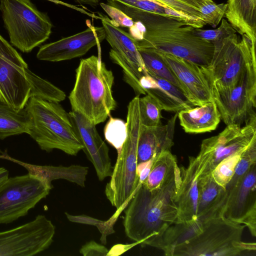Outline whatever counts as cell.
<instances>
[{
  "instance_id": "3957f363",
  "label": "cell",
  "mask_w": 256,
  "mask_h": 256,
  "mask_svg": "<svg viewBox=\"0 0 256 256\" xmlns=\"http://www.w3.org/2000/svg\"><path fill=\"white\" fill-rule=\"evenodd\" d=\"M114 76L100 57L82 59L76 70V81L68 98L72 111L95 125L104 122L114 110L112 93Z\"/></svg>"
},
{
  "instance_id": "9c48e42d",
  "label": "cell",
  "mask_w": 256,
  "mask_h": 256,
  "mask_svg": "<svg viewBox=\"0 0 256 256\" xmlns=\"http://www.w3.org/2000/svg\"><path fill=\"white\" fill-rule=\"evenodd\" d=\"M239 39L236 32L212 42V58L206 66L212 88L232 86L248 66L256 60V42L245 35Z\"/></svg>"
},
{
  "instance_id": "ee69618b",
  "label": "cell",
  "mask_w": 256,
  "mask_h": 256,
  "mask_svg": "<svg viewBox=\"0 0 256 256\" xmlns=\"http://www.w3.org/2000/svg\"><path fill=\"white\" fill-rule=\"evenodd\" d=\"M9 173L8 170L4 168H0V190L8 180Z\"/></svg>"
},
{
  "instance_id": "6da1fadb",
  "label": "cell",
  "mask_w": 256,
  "mask_h": 256,
  "mask_svg": "<svg viewBox=\"0 0 256 256\" xmlns=\"http://www.w3.org/2000/svg\"><path fill=\"white\" fill-rule=\"evenodd\" d=\"M107 4L123 12L134 22H140L144 26L142 38L136 40L138 48L152 50L182 58L198 64L208 66L213 55L212 42L195 33V28L204 25L185 17L152 13L108 0Z\"/></svg>"
},
{
  "instance_id": "ac0fdd59",
  "label": "cell",
  "mask_w": 256,
  "mask_h": 256,
  "mask_svg": "<svg viewBox=\"0 0 256 256\" xmlns=\"http://www.w3.org/2000/svg\"><path fill=\"white\" fill-rule=\"evenodd\" d=\"M226 193L227 202L222 216L238 223L248 212L256 208V164Z\"/></svg>"
},
{
  "instance_id": "8d00e7d4",
  "label": "cell",
  "mask_w": 256,
  "mask_h": 256,
  "mask_svg": "<svg viewBox=\"0 0 256 256\" xmlns=\"http://www.w3.org/2000/svg\"><path fill=\"white\" fill-rule=\"evenodd\" d=\"M0 56L12 62L19 66L28 67L22 56L0 34Z\"/></svg>"
},
{
  "instance_id": "e575fe53",
  "label": "cell",
  "mask_w": 256,
  "mask_h": 256,
  "mask_svg": "<svg viewBox=\"0 0 256 256\" xmlns=\"http://www.w3.org/2000/svg\"><path fill=\"white\" fill-rule=\"evenodd\" d=\"M226 4H216L214 2L207 4L201 8L204 20L213 27L218 26L225 14Z\"/></svg>"
},
{
  "instance_id": "cb8c5ba5",
  "label": "cell",
  "mask_w": 256,
  "mask_h": 256,
  "mask_svg": "<svg viewBox=\"0 0 256 256\" xmlns=\"http://www.w3.org/2000/svg\"><path fill=\"white\" fill-rule=\"evenodd\" d=\"M225 16L232 28L256 41V0H228Z\"/></svg>"
},
{
  "instance_id": "836d02e7",
  "label": "cell",
  "mask_w": 256,
  "mask_h": 256,
  "mask_svg": "<svg viewBox=\"0 0 256 256\" xmlns=\"http://www.w3.org/2000/svg\"><path fill=\"white\" fill-rule=\"evenodd\" d=\"M65 214L70 222L96 226L102 234L100 241L104 244H106L107 236L115 232L113 226L118 218L113 215L106 221H102L86 215L73 216L68 212Z\"/></svg>"
},
{
  "instance_id": "b9f144b4",
  "label": "cell",
  "mask_w": 256,
  "mask_h": 256,
  "mask_svg": "<svg viewBox=\"0 0 256 256\" xmlns=\"http://www.w3.org/2000/svg\"><path fill=\"white\" fill-rule=\"evenodd\" d=\"M138 244H140V242H134V243L130 244H116L108 250L107 256H112L120 255L130 248Z\"/></svg>"
},
{
  "instance_id": "ab89813d",
  "label": "cell",
  "mask_w": 256,
  "mask_h": 256,
  "mask_svg": "<svg viewBox=\"0 0 256 256\" xmlns=\"http://www.w3.org/2000/svg\"><path fill=\"white\" fill-rule=\"evenodd\" d=\"M239 224L247 226L251 234L256 236V208L248 212L239 221Z\"/></svg>"
},
{
  "instance_id": "ba28073f",
  "label": "cell",
  "mask_w": 256,
  "mask_h": 256,
  "mask_svg": "<svg viewBox=\"0 0 256 256\" xmlns=\"http://www.w3.org/2000/svg\"><path fill=\"white\" fill-rule=\"evenodd\" d=\"M32 96L59 102L66 98V95L28 67L19 66L0 56V102L20 110L25 108Z\"/></svg>"
},
{
  "instance_id": "d590c367",
  "label": "cell",
  "mask_w": 256,
  "mask_h": 256,
  "mask_svg": "<svg viewBox=\"0 0 256 256\" xmlns=\"http://www.w3.org/2000/svg\"><path fill=\"white\" fill-rule=\"evenodd\" d=\"M236 32L230 24L225 19H222L220 26L214 30L195 28V33L199 37L214 42L224 37Z\"/></svg>"
},
{
  "instance_id": "d6986e66",
  "label": "cell",
  "mask_w": 256,
  "mask_h": 256,
  "mask_svg": "<svg viewBox=\"0 0 256 256\" xmlns=\"http://www.w3.org/2000/svg\"><path fill=\"white\" fill-rule=\"evenodd\" d=\"M178 114L176 112L164 126L142 124L137 148V164L156 158L164 152L170 151Z\"/></svg>"
},
{
  "instance_id": "2e32d148",
  "label": "cell",
  "mask_w": 256,
  "mask_h": 256,
  "mask_svg": "<svg viewBox=\"0 0 256 256\" xmlns=\"http://www.w3.org/2000/svg\"><path fill=\"white\" fill-rule=\"evenodd\" d=\"M88 28L72 36L42 46L36 58L42 60L58 62L85 54L92 48L106 38L103 27H96L88 20Z\"/></svg>"
},
{
  "instance_id": "9a60e30c",
  "label": "cell",
  "mask_w": 256,
  "mask_h": 256,
  "mask_svg": "<svg viewBox=\"0 0 256 256\" xmlns=\"http://www.w3.org/2000/svg\"><path fill=\"white\" fill-rule=\"evenodd\" d=\"M156 52L170 68L182 90L195 106L214 101L206 66L172 54Z\"/></svg>"
},
{
  "instance_id": "4dcf8cb0",
  "label": "cell",
  "mask_w": 256,
  "mask_h": 256,
  "mask_svg": "<svg viewBox=\"0 0 256 256\" xmlns=\"http://www.w3.org/2000/svg\"><path fill=\"white\" fill-rule=\"evenodd\" d=\"M104 132L106 140L116 148L118 154H119L127 138L126 123L121 119L110 116Z\"/></svg>"
},
{
  "instance_id": "277c9868",
  "label": "cell",
  "mask_w": 256,
  "mask_h": 256,
  "mask_svg": "<svg viewBox=\"0 0 256 256\" xmlns=\"http://www.w3.org/2000/svg\"><path fill=\"white\" fill-rule=\"evenodd\" d=\"M25 108L30 118L28 134L41 150L57 149L72 156L82 150L69 113L58 102L32 96Z\"/></svg>"
},
{
  "instance_id": "603a6c76",
  "label": "cell",
  "mask_w": 256,
  "mask_h": 256,
  "mask_svg": "<svg viewBox=\"0 0 256 256\" xmlns=\"http://www.w3.org/2000/svg\"><path fill=\"white\" fill-rule=\"evenodd\" d=\"M180 124L186 132L200 134L216 129L220 121V114L215 102L178 112Z\"/></svg>"
},
{
  "instance_id": "e0dca14e",
  "label": "cell",
  "mask_w": 256,
  "mask_h": 256,
  "mask_svg": "<svg viewBox=\"0 0 256 256\" xmlns=\"http://www.w3.org/2000/svg\"><path fill=\"white\" fill-rule=\"evenodd\" d=\"M70 118L88 160L92 163L98 179L110 176L113 170L109 149L98 133L96 125L82 114L72 111Z\"/></svg>"
},
{
  "instance_id": "f6af8a7d",
  "label": "cell",
  "mask_w": 256,
  "mask_h": 256,
  "mask_svg": "<svg viewBox=\"0 0 256 256\" xmlns=\"http://www.w3.org/2000/svg\"><path fill=\"white\" fill-rule=\"evenodd\" d=\"M76 2L80 4H86L92 6H96L99 2V0H74Z\"/></svg>"
},
{
  "instance_id": "d4e9b609",
  "label": "cell",
  "mask_w": 256,
  "mask_h": 256,
  "mask_svg": "<svg viewBox=\"0 0 256 256\" xmlns=\"http://www.w3.org/2000/svg\"><path fill=\"white\" fill-rule=\"evenodd\" d=\"M28 170L29 172L42 176L52 183L53 180L64 179L84 187L88 168L80 165L64 166H38L18 162Z\"/></svg>"
},
{
  "instance_id": "f1b7e54d",
  "label": "cell",
  "mask_w": 256,
  "mask_h": 256,
  "mask_svg": "<svg viewBox=\"0 0 256 256\" xmlns=\"http://www.w3.org/2000/svg\"><path fill=\"white\" fill-rule=\"evenodd\" d=\"M138 50L148 74L165 79L182 90L178 80L157 52L150 49Z\"/></svg>"
},
{
  "instance_id": "d6a6232c",
  "label": "cell",
  "mask_w": 256,
  "mask_h": 256,
  "mask_svg": "<svg viewBox=\"0 0 256 256\" xmlns=\"http://www.w3.org/2000/svg\"><path fill=\"white\" fill-rule=\"evenodd\" d=\"M254 164H256V140L242 154L236 165L234 174L226 188V192L235 186L238 180Z\"/></svg>"
},
{
  "instance_id": "30bf717a",
  "label": "cell",
  "mask_w": 256,
  "mask_h": 256,
  "mask_svg": "<svg viewBox=\"0 0 256 256\" xmlns=\"http://www.w3.org/2000/svg\"><path fill=\"white\" fill-rule=\"evenodd\" d=\"M212 89L220 118L226 126H241L256 120V62L248 66L232 86Z\"/></svg>"
},
{
  "instance_id": "44dd1931",
  "label": "cell",
  "mask_w": 256,
  "mask_h": 256,
  "mask_svg": "<svg viewBox=\"0 0 256 256\" xmlns=\"http://www.w3.org/2000/svg\"><path fill=\"white\" fill-rule=\"evenodd\" d=\"M140 84L146 94L154 98L162 110L176 113L195 106L180 88L165 79L148 74Z\"/></svg>"
},
{
  "instance_id": "1f68e13d",
  "label": "cell",
  "mask_w": 256,
  "mask_h": 256,
  "mask_svg": "<svg viewBox=\"0 0 256 256\" xmlns=\"http://www.w3.org/2000/svg\"><path fill=\"white\" fill-rule=\"evenodd\" d=\"M244 152L234 154L224 158L212 172L210 174L212 178L222 187L226 188L230 180L236 165Z\"/></svg>"
},
{
  "instance_id": "7a4b0ae2",
  "label": "cell",
  "mask_w": 256,
  "mask_h": 256,
  "mask_svg": "<svg viewBox=\"0 0 256 256\" xmlns=\"http://www.w3.org/2000/svg\"><path fill=\"white\" fill-rule=\"evenodd\" d=\"M181 180L178 166L159 188L150 190L144 182L138 186L124 211L123 225L130 239L142 245L177 222Z\"/></svg>"
},
{
  "instance_id": "8992f818",
  "label": "cell",
  "mask_w": 256,
  "mask_h": 256,
  "mask_svg": "<svg viewBox=\"0 0 256 256\" xmlns=\"http://www.w3.org/2000/svg\"><path fill=\"white\" fill-rule=\"evenodd\" d=\"M244 227L224 216L204 220L202 230L174 248L170 256H256V243L242 240Z\"/></svg>"
},
{
  "instance_id": "7402d4cb",
  "label": "cell",
  "mask_w": 256,
  "mask_h": 256,
  "mask_svg": "<svg viewBox=\"0 0 256 256\" xmlns=\"http://www.w3.org/2000/svg\"><path fill=\"white\" fill-rule=\"evenodd\" d=\"M198 190L196 220L204 221L223 216L228 198L226 188L218 184L210 174L198 179Z\"/></svg>"
},
{
  "instance_id": "83f0119b",
  "label": "cell",
  "mask_w": 256,
  "mask_h": 256,
  "mask_svg": "<svg viewBox=\"0 0 256 256\" xmlns=\"http://www.w3.org/2000/svg\"><path fill=\"white\" fill-rule=\"evenodd\" d=\"M162 6L186 18L197 22L202 25L206 24L201 13V8L213 0H153Z\"/></svg>"
},
{
  "instance_id": "ffe728a7",
  "label": "cell",
  "mask_w": 256,
  "mask_h": 256,
  "mask_svg": "<svg viewBox=\"0 0 256 256\" xmlns=\"http://www.w3.org/2000/svg\"><path fill=\"white\" fill-rule=\"evenodd\" d=\"M181 170V184L177 196L178 222L196 220L198 182L200 170L196 157L189 158L186 168Z\"/></svg>"
},
{
  "instance_id": "4fadbf2b",
  "label": "cell",
  "mask_w": 256,
  "mask_h": 256,
  "mask_svg": "<svg viewBox=\"0 0 256 256\" xmlns=\"http://www.w3.org/2000/svg\"><path fill=\"white\" fill-rule=\"evenodd\" d=\"M256 140V120L244 126L228 125L220 134L204 140L196 158L200 168L198 179L211 174L228 156L244 152Z\"/></svg>"
},
{
  "instance_id": "5b68a950",
  "label": "cell",
  "mask_w": 256,
  "mask_h": 256,
  "mask_svg": "<svg viewBox=\"0 0 256 256\" xmlns=\"http://www.w3.org/2000/svg\"><path fill=\"white\" fill-rule=\"evenodd\" d=\"M127 110V138L117 155L110 179L104 190L106 198L116 208L113 215L117 218L140 184L136 174L137 148L142 126L139 96L130 102Z\"/></svg>"
},
{
  "instance_id": "bcb514c9",
  "label": "cell",
  "mask_w": 256,
  "mask_h": 256,
  "mask_svg": "<svg viewBox=\"0 0 256 256\" xmlns=\"http://www.w3.org/2000/svg\"><path fill=\"white\" fill-rule=\"evenodd\" d=\"M0 158L8 159L9 157L5 155H0Z\"/></svg>"
},
{
  "instance_id": "7bdbcfd3",
  "label": "cell",
  "mask_w": 256,
  "mask_h": 256,
  "mask_svg": "<svg viewBox=\"0 0 256 256\" xmlns=\"http://www.w3.org/2000/svg\"><path fill=\"white\" fill-rule=\"evenodd\" d=\"M46 0L54 2L56 4H61V5H62L64 6H67L69 8H70L72 9L77 10L83 14H86V15L92 18L96 19L97 18V16L96 14H94L90 13V12H88L84 8H80L76 6L70 4H69L66 3L64 2H63L62 1H60L58 0Z\"/></svg>"
},
{
  "instance_id": "484cf974",
  "label": "cell",
  "mask_w": 256,
  "mask_h": 256,
  "mask_svg": "<svg viewBox=\"0 0 256 256\" xmlns=\"http://www.w3.org/2000/svg\"><path fill=\"white\" fill-rule=\"evenodd\" d=\"M30 118L26 108L16 110L0 102V140L28 133Z\"/></svg>"
},
{
  "instance_id": "7c38bea8",
  "label": "cell",
  "mask_w": 256,
  "mask_h": 256,
  "mask_svg": "<svg viewBox=\"0 0 256 256\" xmlns=\"http://www.w3.org/2000/svg\"><path fill=\"white\" fill-rule=\"evenodd\" d=\"M98 14L102 18L106 39L112 47L110 60L122 68L124 82L132 88L136 96L146 95L140 82L148 73L136 40L116 22L103 14Z\"/></svg>"
},
{
  "instance_id": "74e56055",
  "label": "cell",
  "mask_w": 256,
  "mask_h": 256,
  "mask_svg": "<svg viewBox=\"0 0 256 256\" xmlns=\"http://www.w3.org/2000/svg\"><path fill=\"white\" fill-rule=\"evenodd\" d=\"M100 6L119 26L130 28L134 24L132 20L120 9L104 2L100 3Z\"/></svg>"
},
{
  "instance_id": "f546056e",
  "label": "cell",
  "mask_w": 256,
  "mask_h": 256,
  "mask_svg": "<svg viewBox=\"0 0 256 256\" xmlns=\"http://www.w3.org/2000/svg\"><path fill=\"white\" fill-rule=\"evenodd\" d=\"M162 108L152 96L146 94L140 98V110L141 124L146 126H156L162 124Z\"/></svg>"
},
{
  "instance_id": "8fae6325",
  "label": "cell",
  "mask_w": 256,
  "mask_h": 256,
  "mask_svg": "<svg viewBox=\"0 0 256 256\" xmlns=\"http://www.w3.org/2000/svg\"><path fill=\"white\" fill-rule=\"evenodd\" d=\"M52 188L48 180L30 172L9 178L0 190V224L26 216L48 195Z\"/></svg>"
},
{
  "instance_id": "52a82bcc",
  "label": "cell",
  "mask_w": 256,
  "mask_h": 256,
  "mask_svg": "<svg viewBox=\"0 0 256 256\" xmlns=\"http://www.w3.org/2000/svg\"><path fill=\"white\" fill-rule=\"evenodd\" d=\"M0 10L10 43L22 52H30L49 38L50 18L30 0H0Z\"/></svg>"
},
{
  "instance_id": "60d3db41",
  "label": "cell",
  "mask_w": 256,
  "mask_h": 256,
  "mask_svg": "<svg viewBox=\"0 0 256 256\" xmlns=\"http://www.w3.org/2000/svg\"><path fill=\"white\" fill-rule=\"evenodd\" d=\"M154 158L137 164L136 174L138 178L140 184L143 183L146 180Z\"/></svg>"
},
{
  "instance_id": "f35d334b",
  "label": "cell",
  "mask_w": 256,
  "mask_h": 256,
  "mask_svg": "<svg viewBox=\"0 0 256 256\" xmlns=\"http://www.w3.org/2000/svg\"><path fill=\"white\" fill-rule=\"evenodd\" d=\"M108 250L102 244L90 240L83 245L80 253L84 256H106Z\"/></svg>"
},
{
  "instance_id": "5bb4252c",
  "label": "cell",
  "mask_w": 256,
  "mask_h": 256,
  "mask_svg": "<svg viewBox=\"0 0 256 256\" xmlns=\"http://www.w3.org/2000/svg\"><path fill=\"white\" fill-rule=\"evenodd\" d=\"M55 226L44 215L15 228L0 232V256H32L51 245Z\"/></svg>"
},
{
  "instance_id": "4316f807",
  "label": "cell",
  "mask_w": 256,
  "mask_h": 256,
  "mask_svg": "<svg viewBox=\"0 0 256 256\" xmlns=\"http://www.w3.org/2000/svg\"><path fill=\"white\" fill-rule=\"evenodd\" d=\"M178 166L176 158L170 151L164 152L154 158L150 173L144 182L150 190L158 188Z\"/></svg>"
}]
</instances>
